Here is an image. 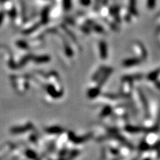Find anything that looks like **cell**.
<instances>
[{
  "instance_id": "obj_2",
  "label": "cell",
  "mask_w": 160,
  "mask_h": 160,
  "mask_svg": "<svg viewBox=\"0 0 160 160\" xmlns=\"http://www.w3.org/2000/svg\"><path fill=\"white\" fill-rule=\"evenodd\" d=\"M48 11H49V9L48 8H45L43 10V13H42V21L43 22H46L48 19Z\"/></svg>"
},
{
  "instance_id": "obj_6",
  "label": "cell",
  "mask_w": 160,
  "mask_h": 160,
  "mask_svg": "<svg viewBox=\"0 0 160 160\" xmlns=\"http://www.w3.org/2000/svg\"><path fill=\"white\" fill-rule=\"evenodd\" d=\"M91 1L90 0H80V3L84 6H88L90 5Z\"/></svg>"
},
{
  "instance_id": "obj_4",
  "label": "cell",
  "mask_w": 160,
  "mask_h": 160,
  "mask_svg": "<svg viewBox=\"0 0 160 160\" xmlns=\"http://www.w3.org/2000/svg\"><path fill=\"white\" fill-rule=\"evenodd\" d=\"M63 6L65 10H69L71 7V0H63Z\"/></svg>"
},
{
  "instance_id": "obj_5",
  "label": "cell",
  "mask_w": 160,
  "mask_h": 160,
  "mask_svg": "<svg viewBox=\"0 0 160 160\" xmlns=\"http://www.w3.org/2000/svg\"><path fill=\"white\" fill-rule=\"evenodd\" d=\"M9 14H10V16H11V19H15V17L16 16V9H15L14 8H13L12 9H11V11H10Z\"/></svg>"
},
{
  "instance_id": "obj_1",
  "label": "cell",
  "mask_w": 160,
  "mask_h": 160,
  "mask_svg": "<svg viewBox=\"0 0 160 160\" xmlns=\"http://www.w3.org/2000/svg\"><path fill=\"white\" fill-rule=\"evenodd\" d=\"M136 0H129V8L130 13L134 15L137 14V10H136Z\"/></svg>"
},
{
  "instance_id": "obj_3",
  "label": "cell",
  "mask_w": 160,
  "mask_h": 160,
  "mask_svg": "<svg viewBox=\"0 0 160 160\" xmlns=\"http://www.w3.org/2000/svg\"><path fill=\"white\" fill-rule=\"evenodd\" d=\"M156 4V0H147L146 2V5H147V8L148 9L152 10L155 8Z\"/></svg>"
},
{
  "instance_id": "obj_8",
  "label": "cell",
  "mask_w": 160,
  "mask_h": 160,
  "mask_svg": "<svg viewBox=\"0 0 160 160\" xmlns=\"http://www.w3.org/2000/svg\"><path fill=\"white\" fill-rule=\"evenodd\" d=\"M7 1H8V0H0V2H5Z\"/></svg>"
},
{
  "instance_id": "obj_7",
  "label": "cell",
  "mask_w": 160,
  "mask_h": 160,
  "mask_svg": "<svg viewBox=\"0 0 160 160\" xmlns=\"http://www.w3.org/2000/svg\"><path fill=\"white\" fill-rule=\"evenodd\" d=\"M4 16H5L4 12H3V11H0V25H1L3 19H4Z\"/></svg>"
}]
</instances>
